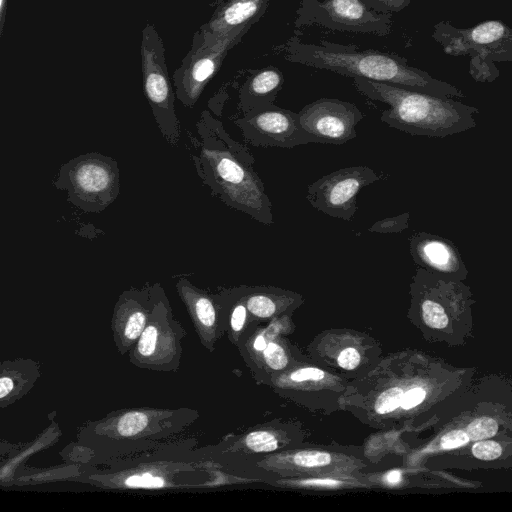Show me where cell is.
<instances>
[{"label": "cell", "mask_w": 512, "mask_h": 512, "mask_svg": "<svg viewBox=\"0 0 512 512\" xmlns=\"http://www.w3.org/2000/svg\"><path fill=\"white\" fill-rule=\"evenodd\" d=\"M196 129L200 140L192 139L196 153L191 157L203 184L229 207L260 223L272 224V204L253 168V155L207 111L202 113Z\"/></svg>", "instance_id": "obj_1"}, {"label": "cell", "mask_w": 512, "mask_h": 512, "mask_svg": "<svg viewBox=\"0 0 512 512\" xmlns=\"http://www.w3.org/2000/svg\"><path fill=\"white\" fill-rule=\"evenodd\" d=\"M294 48V56L301 63L345 77L365 78L441 98L465 97L457 86L411 66L400 55L359 50L354 45L327 40H322L320 45L297 43Z\"/></svg>", "instance_id": "obj_2"}, {"label": "cell", "mask_w": 512, "mask_h": 512, "mask_svg": "<svg viewBox=\"0 0 512 512\" xmlns=\"http://www.w3.org/2000/svg\"><path fill=\"white\" fill-rule=\"evenodd\" d=\"M353 86L366 98L387 104L381 121L410 135L439 137L458 134L476 126L480 111L453 98H441L360 77Z\"/></svg>", "instance_id": "obj_3"}, {"label": "cell", "mask_w": 512, "mask_h": 512, "mask_svg": "<svg viewBox=\"0 0 512 512\" xmlns=\"http://www.w3.org/2000/svg\"><path fill=\"white\" fill-rule=\"evenodd\" d=\"M198 417L197 410L185 407L122 409L94 423L91 433L118 453H129L181 433Z\"/></svg>", "instance_id": "obj_4"}, {"label": "cell", "mask_w": 512, "mask_h": 512, "mask_svg": "<svg viewBox=\"0 0 512 512\" xmlns=\"http://www.w3.org/2000/svg\"><path fill=\"white\" fill-rule=\"evenodd\" d=\"M445 54L468 56L469 73L477 82H493L498 63L512 61V30L500 20H486L471 28H458L442 20L431 34Z\"/></svg>", "instance_id": "obj_5"}, {"label": "cell", "mask_w": 512, "mask_h": 512, "mask_svg": "<svg viewBox=\"0 0 512 512\" xmlns=\"http://www.w3.org/2000/svg\"><path fill=\"white\" fill-rule=\"evenodd\" d=\"M187 331L175 317L162 286L158 285L147 324L128 352L129 361L137 368L174 372L181 366L183 340Z\"/></svg>", "instance_id": "obj_6"}, {"label": "cell", "mask_w": 512, "mask_h": 512, "mask_svg": "<svg viewBox=\"0 0 512 512\" xmlns=\"http://www.w3.org/2000/svg\"><path fill=\"white\" fill-rule=\"evenodd\" d=\"M140 52L144 94L162 136L169 144L176 146L181 130L174 108L175 96L168 76L165 48L150 23L142 31Z\"/></svg>", "instance_id": "obj_7"}, {"label": "cell", "mask_w": 512, "mask_h": 512, "mask_svg": "<svg viewBox=\"0 0 512 512\" xmlns=\"http://www.w3.org/2000/svg\"><path fill=\"white\" fill-rule=\"evenodd\" d=\"M247 31L214 37L199 30L191 50L173 74L175 94L186 107H193L222 65L228 51Z\"/></svg>", "instance_id": "obj_8"}, {"label": "cell", "mask_w": 512, "mask_h": 512, "mask_svg": "<svg viewBox=\"0 0 512 512\" xmlns=\"http://www.w3.org/2000/svg\"><path fill=\"white\" fill-rule=\"evenodd\" d=\"M305 23L330 30L387 36L392 32L391 13L370 9L362 0H304Z\"/></svg>", "instance_id": "obj_9"}, {"label": "cell", "mask_w": 512, "mask_h": 512, "mask_svg": "<svg viewBox=\"0 0 512 512\" xmlns=\"http://www.w3.org/2000/svg\"><path fill=\"white\" fill-rule=\"evenodd\" d=\"M380 179L367 166H350L322 176L308 186L306 199L320 212L351 221L360 190Z\"/></svg>", "instance_id": "obj_10"}, {"label": "cell", "mask_w": 512, "mask_h": 512, "mask_svg": "<svg viewBox=\"0 0 512 512\" xmlns=\"http://www.w3.org/2000/svg\"><path fill=\"white\" fill-rule=\"evenodd\" d=\"M235 124L246 142L255 147L293 148L314 143V139L299 123L298 113L274 104L252 109Z\"/></svg>", "instance_id": "obj_11"}, {"label": "cell", "mask_w": 512, "mask_h": 512, "mask_svg": "<svg viewBox=\"0 0 512 512\" xmlns=\"http://www.w3.org/2000/svg\"><path fill=\"white\" fill-rule=\"evenodd\" d=\"M299 123L314 143L344 144L356 137L363 113L354 104L336 98H320L298 113Z\"/></svg>", "instance_id": "obj_12"}, {"label": "cell", "mask_w": 512, "mask_h": 512, "mask_svg": "<svg viewBox=\"0 0 512 512\" xmlns=\"http://www.w3.org/2000/svg\"><path fill=\"white\" fill-rule=\"evenodd\" d=\"M159 283L130 288L119 296L113 311L111 328L117 351L128 354L144 330L153 308Z\"/></svg>", "instance_id": "obj_13"}, {"label": "cell", "mask_w": 512, "mask_h": 512, "mask_svg": "<svg viewBox=\"0 0 512 512\" xmlns=\"http://www.w3.org/2000/svg\"><path fill=\"white\" fill-rule=\"evenodd\" d=\"M409 251L415 264L437 276L461 281L468 274L457 245L442 236L416 232L409 239Z\"/></svg>", "instance_id": "obj_14"}, {"label": "cell", "mask_w": 512, "mask_h": 512, "mask_svg": "<svg viewBox=\"0 0 512 512\" xmlns=\"http://www.w3.org/2000/svg\"><path fill=\"white\" fill-rule=\"evenodd\" d=\"M176 290L186 307L200 344L208 352H214L217 342L225 334L221 308L215 294L196 287L185 277L179 278Z\"/></svg>", "instance_id": "obj_15"}, {"label": "cell", "mask_w": 512, "mask_h": 512, "mask_svg": "<svg viewBox=\"0 0 512 512\" xmlns=\"http://www.w3.org/2000/svg\"><path fill=\"white\" fill-rule=\"evenodd\" d=\"M75 184L86 205L94 211H100L119 194L117 163L102 155L88 157L76 169Z\"/></svg>", "instance_id": "obj_16"}, {"label": "cell", "mask_w": 512, "mask_h": 512, "mask_svg": "<svg viewBox=\"0 0 512 512\" xmlns=\"http://www.w3.org/2000/svg\"><path fill=\"white\" fill-rule=\"evenodd\" d=\"M200 464L193 466L184 462H155L140 464L111 474L104 480L115 489H178L193 487L177 478L180 473L195 472Z\"/></svg>", "instance_id": "obj_17"}, {"label": "cell", "mask_w": 512, "mask_h": 512, "mask_svg": "<svg viewBox=\"0 0 512 512\" xmlns=\"http://www.w3.org/2000/svg\"><path fill=\"white\" fill-rule=\"evenodd\" d=\"M270 0H228L200 30L214 37L247 31L265 12Z\"/></svg>", "instance_id": "obj_18"}, {"label": "cell", "mask_w": 512, "mask_h": 512, "mask_svg": "<svg viewBox=\"0 0 512 512\" xmlns=\"http://www.w3.org/2000/svg\"><path fill=\"white\" fill-rule=\"evenodd\" d=\"M240 286L248 313L256 324L287 313L301 302L299 294L278 287Z\"/></svg>", "instance_id": "obj_19"}, {"label": "cell", "mask_w": 512, "mask_h": 512, "mask_svg": "<svg viewBox=\"0 0 512 512\" xmlns=\"http://www.w3.org/2000/svg\"><path fill=\"white\" fill-rule=\"evenodd\" d=\"M266 323V325L262 323L249 326L236 346L253 376L257 371L259 358L263 350L271 341L280 337L288 329L289 317L284 313Z\"/></svg>", "instance_id": "obj_20"}, {"label": "cell", "mask_w": 512, "mask_h": 512, "mask_svg": "<svg viewBox=\"0 0 512 512\" xmlns=\"http://www.w3.org/2000/svg\"><path fill=\"white\" fill-rule=\"evenodd\" d=\"M283 443V433L280 429L273 424H261L231 440L220 449V453L238 457H263L280 450Z\"/></svg>", "instance_id": "obj_21"}, {"label": "cell", "mask_w": 512, "mask_h": 512, "mask_svg": "<svg viewBox=\"0 0 512 512\" xmlns=\"http://www.w3.org/2000/svg\"><path fill=\"white\" fill-rule=\"evenodd\" d=\"M283 82L281 71L275 67H267L256 72L240 91L239 108L243 114L274 104Z\"/></svg>", "instance_id": "obj_22"}, {"label": "cell", "mask_w": 512, "mask_h": 512, "mask_svg": "<svg viewBox=\"0 0 512 512\" xmlns=\"http://www.w3.org/2000/svg\"><path fill=\"white\" fill-rule=\"evenodd\" d=\"M221 308L222 322L225 334L235 347L245 330L251 325H258L252 321L242 296L241 286L222 289L215 294Z\"/></svg>", "instance_id": "obj_23"}, {"label": "cell", "mask_w": 512, "mask_h": 512, "mask_svg": "<svg viewBox=\"0 0 512 512\" xmlns=\"http://www.w3.org/2000/svg\"><path fill=\"white\" fill-rule=\"evenodd\" d=\"M498 431V423L489 417L473 420L466 428L469 440L479 441L493 437Z\"/></svg>", "instance_id": "obj_24"}, {"label": "cell", "mask_w": 512, "mask_h": 512, "mask_svg": "<svg viewBox=\"0 0 512 512\" xmlns=\"http://www.w3.org/2000/svg\"><path fill=\"white\" fill-rule=\"evenodd\" d=\"M409 217V212H404L397 216L384 218L375 222L368 230L377 233H400L408 228Z\"/></svg>", "instance_id": "obj_25"}, {"label": "cell", "mask_w": 512, "mask_h": 512, "mask_svg": "<svg viewBox=\"0 0 512 512\" xmlns=\"http://www.w3.org/2000/svg\"><path fill=\"white\" fill-rule=\"evenodd\" d=\"M403 392L400 387H392L385 390L379 395L375 402V411L378 414H386L394 411L400 406Z\"/></svg>", "instance_id": "obj_26"}, {"label": "cell", "mask_w": 512, "mask_h": 512, "mask_svg": "<svg viewBox=\"0 0 512 512\" xmlns=\"http://www.w3.org/2000/svg\"><path fill=\"white\" fill-rule=\"evenodd\" d=\"M501 453V445L491 440H479L472 446V454L480 460H494L498 458Z\"/></svg>", "instance_id": "obj_27"}, {"label": "cell", "mask_w": 512, "mask_h": 512, "mask_svg": "<svg viewBox=\"0 0 512 512\" xmlns=\"http://www.w3.org/2000/svg\"><path fill=\"white\" fill-rule=\"evenodd\" d=\"M23 384L12 373H2L0 375V401H6L21 392Z\"/></svg>", "instance_id": "obj_28"}, {"label": "cell", "mask_w": 512, "mask_h": 512, "mask_svg": "<svg viewBox=\"0 0 512 512\" xmlns=\"http://www.w3.org/2000/svg\"><path fill=\"white\" fill-rule=\"evenodd\" d=\"M370 9L379 13H393L404 10L412 0H362Z\"/></svg>", "instance_id": "obj_29"}, {"label": "cell", "mask_w": 512, "mask_h": 512, "mask_svg": "<svg viewBox=\"0 0 512 512\" xmlns=\"http://www.w3.org/2000/svg\"><path fill=\"white\" fill-rule=\"evenodd\" d=\"M469 442V437L464 430H453L441 438V448L451 450L463 446Z\"/></svg>", "instance_id": "obj_30"}, {"label": "cell", "mask_w": 512, "mask_h": 512, "mask_svg": "<svg viewBox=\"0 0 512 512\" xmlns=\"http://www.w3.org/2000/svg\"><path fill=\"white\" fill-rule=\"evenodd\" d=\"M426 391L421 387L412 388L406 392H403L400 406L404 410H409L415 406H418L425 398Z\"/></svg>", "instance_id": "obj_31"}, {"label": "cell", "mask_w": 512, "mask_h": 512, "mask_svg": "<svg viewBox=\"0 0 512 512\" xmlns=\"http://www.w3.org/2000/svg\"><path fill=\"white\" fill-rule=\"evenodd\" d=\"M360 359L361 357L358 350L353 347H348L340 352L337 362L341 368L352 370L359 365Z\"/></svg>", "instance_id": "obj_32"}, {"label": "cell", "mask_w": 512, "mask_h": 512, "mask_svg": "<svg viewBox=\"0 0 512 512\" xmlns=\"http://www.w3.org/2000/svg\"><path fill=\"white\" fill-rule=\"evenodd\" d=\"M291 483L299 486H336L340 483L338 480L333 479H302L297 481H291Z\"/></svg>", "instance_id": "obj_33"}, {"label": "cell", "mask_w": 512, "mask_h": 512, "mask_svg": "<svg viewBox=\"0 0 512 512\" xmlns=\"http://www.w3.org/2000/svg\"><path fill=\"white\" fill-rule=\"evenodd\" d=\"M402 479L401 471L392 470L385 475V482L389 485H396Z\"/></svg>", "instance_id": "obj_34"}, {"label": "cell", "mask_w": 512, "mask_h": 512, "mask_svg": "<svg viewBox=\"0 0 512 512\" xmlns=\"http://www.w3.org/2000/svg\"><path fill=\"white\" fill-rule=\"evenodd\" d=\"M7 0H0V37L3 32L6 16Z\"/></svg>", "instance_id": "obj_35"}]
</instances>
